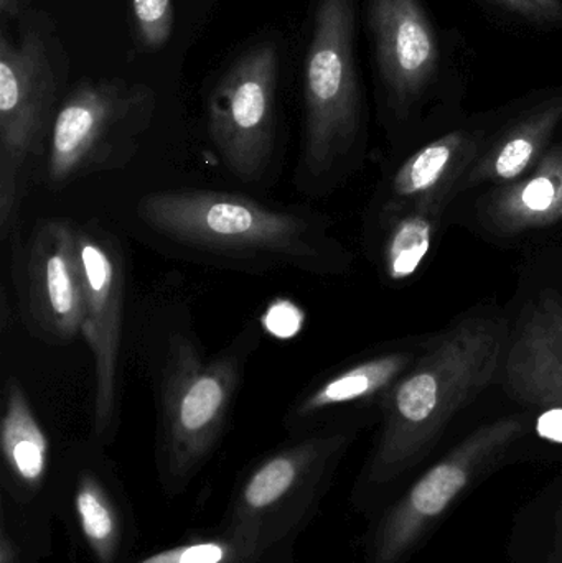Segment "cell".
<instances>
[{
    "label": "cell",
    "mask_w": 562,
    "mask_h": 563,
    "mask_svg": "<svg viewBox=\"0 0 562 563\" xmlns=\"http://www.w3.org/2000/svg\"><path fill=\"white\" fill-rule=\"evenodd\" d=\"M376 99L399 147L465 114L475 53L464 33L441 26L428 0H363Z\"/></svg>",
    "instance_id": "6da1fadb"
},
{
    "label": "cell",
    "mask_w": 562,
    "mask_h": 563,
    "mask_svg": "<svg viewBox=\"0 0 562 563\" xmlns=\"http://www.w3.org/2000/svg\"><path fill=\"white\" fill-rule=\"evenodd\" d=\"M510 328L491 314L455 321L419 351L383 397V426L370 462L375 485L418 465L452 420L500 377Z\"/></svg>",
    "instance_id": "7a4b0ae2"
},
{
    "label": "cell",
    "mask_w": 562,
    "mask_h": 563,
    "mask_svg": "<svg viewBox=\"0 0 562 563\" xmlns=\"http://www.w3.org/2000/svg\"><path fill=\"white\" fill-rule=\"evenodd\" d=\"M152 231L188 250L316 274L345 269L349 256L316 220L223 191H155L137 205Z\"/></svg>",
    "instance_id": "3957f363"
},
{
    "label": "cell",
    "mask_w": 562,
    "mask_h": 563,
    "mask_svg": "<svg viewBox=\"0 0 562 563\" xmlns=\"http://www.w3.org/2000/svg\"><path fill=\"white\" fill-rule=\"evenodd\" d=\"M356 0H316L304 69V134L297 184L330 188L365 144V89L356 62Z\"/></svg>",
    "instance_id": "277c9868"
},
{
    "label": "cell",
    "mask_w": 562,
    "mask_h": 563,
    "mask_svg": "<svg viewBox=\"0 0 562 563\" xmlns=\"http://www.w3.org/2000/svg\"><path fill=\"white\" fill-rule=\"evenodd\" d=\"M243 357L205 360L184 334L170 338L161 379V440L175 479L194 475L223 433L243 374Z\"/></svg>",
    "instance_id": "5b68a950"
},
{
    "label": "cell",
    "mask_w": 562,
    "mask_h": 563,
    "mask_svg": "<svg viewBox=\"0 0 562 563\" xmlns=\"http://www.w3.org/2000/svg\"><path fill=\"white\" fill-rule=\"evenodd\" d=\"M152 115L148 89L124 81H82L53 119L46 178L66 185L131 161Z\"/></svg>",
    "instance_id": "8992f818"
},
{
    "label": "cell",
    "mask_w": 562,
    "mask_h": 563,
    "mask_svg": "<svg viewBox=\"0 0 562 563\" xmlns=\"http://www.w3.org/2000/svg\"><path fill=\"white\" fill-rule=\"evenodd\" d=\"M530 430V417L504 416L482 423L449 450L383 518L372 563H403L434 531L455 503Z\"/></svg>",
    "instance_id": "52a82bcc"
},
{
    "label": "cell",
    "mask_w": 562,
    "mask_h": 563,
    "mask_svg": "<svg viewBox=\"0 0 562 563\" xmlns=\"http://www.w3.org/2000/svg\"><path fill=\"white\" fill-rule=\"evenodd\" d=\"M55 78L45 45L29 32L0 36V236L15 231L33 164L49 137Z\"/></svg>",
    "instance_id": "ba28073f"
},
{
    "label": "cell",
    "mask_w": 562,
    "mask_h": 563,
    "mask_svg": "<svg viewBox=\"0 0 562 563\" xmlns=\"http://www.w3.org/2000/svg\"><path fill=\"white\" fill-rule=\"evenodd\" d=\"M279 66L276 46L256 43L224 69L208 98V134L244 184L261 180L273 158Z\"/></svg>",
    "instance_id": "9c48e42d"
},
{
    "label": "cell",
    "mask_w": 562,
    "mask_h": 563,
    "mask_svg": "<svg viewBox=\"0 0 562 563\" xmlns=\"http://www.w3.org/2000/svg\"><path fill=\"white\" fill-rule=\"evenodd\" d=\"M78 243L85 284L81 336L88 343L95 364L92 427L96 437L106 442L118 422L124 257L114 238L95 224L78 227Z\"/></svg>",
    "instance_id": "30bf717a"
},
{
    "label": "cell",
    "mask_w": 562,
    "mask_h": 563,
    "mask_svg": "<svg viewBox=\"0 0 562 563\" xmlns=\"http://www.w3.org/2000/svg\"><path fill=\"white\" fill-rule=\"evenodd\" d=\"M497 109L467 114L408 147L382 194L378 218L408 208L445 211L477 161Z\"/></svg>",
    "instance_id": "8fae6325"
},
{
    "label": "cell",
    "mask_w": 562,
    "mask_h": 563,
    "mask_svg": "<svg viewBox=\"0 0 562 563\" xmlns=\"http://www.w3.org/2000/svg\"><path fill=\"white\" fill-rule=\"evenodd\" d=\"M26 311L36 333L52 344L81 334L85 284L78 227L48 220L33 231L25 264Z\"/></svg>",
    "instance_id": "7c38bea8"
},
{
    "label": "cell",
    "mask_w": 562,
    "mask_h": 563,
    "mask_svg": "<svg viewBox=\"0 0 562 563\" xmlns=\"http://www.w3.org/2000/svg\"><path fill=\"white\" fill-rule=\"evenodd\" d=\"M562 132V85L533 89L497 109L487 141L462 190L514 184L527 175Z\"/></svg>",
    "instance_id": "4fadbf2b"
},
{
    "label": "cell",
    "mask_w": 562,
    "mask_h": 563,
    "mask_svg": "<svg viewBox=\"0 0 562 563\" xmlns=\"http://www.w3.org/2000/svg\"><path fill=\"white\" fill-rule=\"evenodd\" d=\"M346 443L345 432L312 437L280 450L254 470L241 489L233 526V541L247 563L261 554L267 518L290 496H300L306 486H316Z\"/></svg>",
    "instance_id": "5bb4252c"
},
{
    "label": "cell",
    "mask_w": 562,
    "mask_h": 563,
    "mask_svg": "<svg viewBox=\"0 0 562 563\" xmlns=\"http://www.w3.org/2000/svg\"><path fill=\"white\" fill-rule=\"evenodd\" d=\"M500 380L508 396L524 406L562 413V297L538 294L510 330Z\"/></svg>",
    "instance_id": "9a60e30c"
},
{
    "label": "cell",
    "mask_w": 562,
    "mask_h": 563,
    "mask_svg": "<svg viewBox=\"0 0 562 563\" xmlns=\"http://www.w3.org/2000/svg\"><path fill=\"white\" fill-rule=\"evenodd\" d=\"M481 218L485 230L500 238L521 236L562 221V132L527 175L487 195Z\"/></svg>",
    "instance_id": "2e32d148"
},
{
    "label": "cell",
    "mask_w": 562,
    "mask_h": 563,
    "mask_svg": "<svg viewBox=\"0 0 562 563\" xmlns=\"http://www.w3.org/2000/svg\"><path fill=\"white\" fill-rule=\"evenodd\" d=\"M418 354V350L385 351L342 367L300 397L293 410L294 419L306 420L350 404L383 399Z\"/></svg>",
    "instance_id": "e0dca14e"
},
{
    "label": "cell",
    "mask_w": 562,
    "mask_h": 563,
    "mask_svg": "<svg viewBox=\"0 0 562 563\" xmlns=\"http://www.w3.org/2000/svg\"><path fill=\"white\" fill-rule=\"evenodd\" d=\"M0 449L12 475L23 485L36 488L48 465V439L33 412L25 389L16 377L3 384V412Z\"/></svg>",
    "instance_id": "ac0fdd59"
},
{
    "label": "cell",
    "mask_w": 562,
    "mask_h": 563,
    "mask_svg": "<svg viewBox=\"0 0 562 563\" xmlns=\"http://www.w3.org/2000/svg\"><path fill=\"white\" fill-rule=\"evenodd\" d=\"M442 213L438 208H408L378 218L382 267L388 280H411L419 273L431 253Z\"/></svg>",
    "instance_id": "d6986e66"
},
{
    "label": "cell",
    "mask_w": 562,
    "mask_h": 563,
    "mask_svg": "<svg viewBox=\"0 0 562 563\" xmlns=\"http://www.w3.org/2000/svg\"><path fill=\"white\" fill-rule=\"evenodd\" d=\"M75 509L82 536L99 563H112L121 541V522L111 498L95 475H82L76 486Z\"/></svg>",
    "instance_id": "ffe728a7"
},
{
    "label": "cell",
    "mask_w": 562,
    "mask_h": 563,
    "mask_svg": "<svg viewBox=\"0 0 562 563\" xmlns=\"http://www.w3.org/2000/svg\"><path fill=\"white\" fill-rule=\"evenodd\" d=\"M487 12L510 25L535 32L562 29V0H477Z\"/></svg>",
    "instance_id": "44dd1931"
},
{
    "label": "cell",
    "mask_w": 562,
    "mask_h": 563,
    "mask_svg": "<svg viewBox=\"0 0 562 563\" xmlns=\"http://www.w3.org/2000/svg\"><path fill=\"white\" fill-rule=\"evenodd\" d=\"M131 9L142 45L162 48L174 32V0H131Z\"/></svg>",
    "instance_id": "7402d4cb"
},
{
    "label": "cell",
    "mask_w": 562,
    "mask_h": 563,
    "mask_svg": "<svg viewBox=\"0 0 562 563\" xmlns=\"http://www.w3.org/2000/svg\"><path fill=\"white\" fill-rule=\"evenodd\" d=\"M139 563H247L233 539L195 542L158 552Z\"/></svg>",
    "instance_id": "603a6c76"
},
{
    "label": "cell",
    "mask_w": 562,
    "mask_h": 563,
    "mask_svg": "<svg viewBox=\"0 0 562 563\" xmlns=\"http://www.w3.org/2000/svg\"><path fill=\"white\" fill-rule=\"evenodd\" d=\"M0 563H20L15 544L10 541L5 531H2V538H0Z\"/></svg>",
    "instance_id": "cb8c5ba5"
},
{
    "label": "cell",
    "mask_w": 562,
    "mask_h": 563,
    "mask_svg": "<svg viewBox=\"0 0 562 563\" xmlns=\"http://www.w3.org/2000/svg\"><path fill=\"white\" fill-rule=\"evenodd\" d=\"M0 12L3 16H13L19 12V0H0Z\"/></svg>",
    "instance_id": "d4e9b609"
},
{
    "label": "cell",
    "mask_w": 562,
    "mask_h": 563,
    "mask_svg": "<svg viewBox=\"0 0 562 563\" xmlns=\"http://www.w3.org/2000/svg\"><path fill=\"white\" fill-rule=\"evenodd\" d=\"M557 534V563H562V503L560 512H558Z\"/></svg>",
    "instance_id": "484cf974"
}]
</instances>
